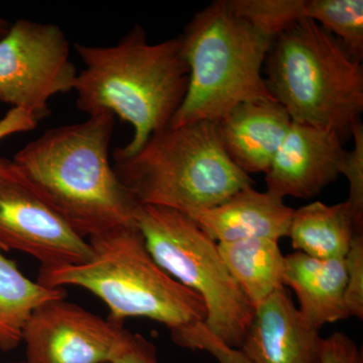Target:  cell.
Listing matches in <instances>:
<instances>
[{"label": "cell", "instance_id": "obj_1", "mask_svg": "<svg viewBox=\"0 0 363 363\" xmlns=\"http://www.w3.org/2000/svg\"><path fill=\"white\" fill-rule=\"evenodd\" d=\"M108 112L45 131L13 162L52 209L81 238L135 225L138 206L109 161Z\"/></svg>", "mask_w": 363, "mask_h": 363}, {"label": "cell", "instance_id": "obj_2", "mask_svg": "<svg viewBox=\"0 0 363 363\" xmlns=\"http://www.w3.org/2000/svg\"><path fill=\"white\" fill-rule=\"evenodd\" d=\"M84 63L74 91L88 116L108 112L130 123L135 135L113 150V159L133 156L150 135L169 125L187 94L190 70L181 37L150 44L135 26L116 45H74Z\"/></svg>", "mask_w": 363, "mask_h": 363}, {"label": "cell", "instance_id": "obj_3", "mask_svg": "<svg viewBox=\"0 0 363 363\" xmlns=\"http://www.w3.org/2000/svg\"><path fill=\"white\" fill-rule=\"evenodd\" d=\"M84 264L40 269L38 281L50 288L80 286L108 307L109 320L123 324L143 317L164 324L174 339L206 319L204 301L164 271L147 250L138 225L88 240Z\"/></svg>", "mask_w": 363, "mask_h": 363}, {"label": "cell", "instance_id": "obj_4", "mask_svg": "<svg viewBox=\"0 0 363 363\" xmlns=\"http://www.w3.org/2000/svg\"><path fill=\"white\" fill-rule=\"evenodd\" d=\"M119 180L138 204L190 216L253 185L227 156L216 121L167 126L133 156L114 159Z\"/></svg>", "mask_w": 363, "mask_h": 363}, {"label": "cell", "instance_id": "obj_5", "mask_svg": "<svg viewBox=\"0 0 363 363\" xmlns=\"http://www.w3.org/2000/svg\"><path fill=\"white\" fill-rule=\"evenodd\" d=\"M264 71L269 94L292 121L343 138L360 121L362 62L315 21L304 18L277 35Z\"/></svg>", "mask_w": 363, "mask_h": 363}, {"label": "cell", "instance_id": "obj_6", "mask_svg": "<svg viewBox=\"0 0 363 363\" xmlns=\"http://www.w3.org/2000/svg\"><path fill=\"white\" fill-rule=\"evenodd\" d=\"M180 37L190 77L169 125L218 121L243 102L274 99L264 77L272 40L238 16L228 0L196 13Z\"/></svg>", "mask_w": 363, "mask_h": 363}, {"label": "cell", "instance_id": "obj_7", "mask_svg": "<svg viewBox=\"0 0 363 363\" xmlns=\"http://www.w3.org/2000/svg\"><path fill=\"white\" fill-rule=\"evenodd\" d=\"M135 222L157 264L204 301L208 330L240 350L255 308L229 274L217 242L192 218L169 208L138 204Z\"/></svg>", "mask_w": 363, "mask_h": 363}, {"label": "cell", "instance_id": "obj_8", "mask_svg": "<svg viewBox=\"0 0 363 363\" xmlns=\"http://www.w3.org/2000/svg\"><path fill=\"white\" fill-rule=\"evenodd\" d=\"M77 76L58 26L20 20L0 40V102L39 121L49 116L51 98L74 90Z\"/></svg>", "mask_w": 363, "mask_h": 363}, {"label": "cell", "instance_id": "obj_9", "mask_svg": "<svg viewBox=\"0 0 363 363\" xmlns=\"http://www.w3.org/2000/svg\"><path fill=\"white\" fill-rule=\"evenodd\" d=\"M0 248L39 260L40 269L84 264L92 255L78 235L43 199L20 167L0 157Z\"/></svg>", "mask_w": 363, "mask_h": 363}, {"label": "cell", "instance_id": "obj_10", "mask_svg": "<svg viewBox=\"0 0 363 363\" xmlns=\"http://www.w3.org/2000/svg\"><path fill=\"white\" fill-rule=\"evenodd\" d=\"M133 333L64 298L38 307L23 332L28 363H107L128 347Z\"/></svg>", "mask_w": 363, "mask_h": 363}, {"label": "cell", "instance_id": "obj_11", "mask_svg": "<svg viewBox=\"0 0 363 363\" xmlns=\"http://www.w3.org/2000/svg\"><path fill=\"white\" fill-rule=\"evenodd\" d=\"M341 136L325 128L292 121L269 171L267 190L281 197H315L340 175L345 156Z\"/></svg>", "mask_w": 363, "mask_h": 363}, {"label": "cell", "instance_id": "obj_12", "mask_svg": "<svg viewBox=\"0 0 363 363\" xmlns=\"http://www.w3.org/2000/svg\"><path fill=\"white\" fill-rule=\"evenodd\" d=\"M323 339L281 286L255 308L240 350L252 363H321Z\"/></svg>", "mask_w": 363, "mask_h": 363}, {"label": "cell", "instance_id": "obj_13", "mask_svg": "<svg viewBox=\"0 0 363 363\" xmlns=\"http://www.w3.org/2000/svg\"><path fill=\"white\" fill-rule=\"evenodd\" d=\"M216 123L227 156L250 175L267 173L292 118L276 100L257 99L236 105Z\"/></svg>", "mask_w": 363, "mask_h": 363}, {"label": "cell", "instance_id": "obj_14", "mask_svg": "<svg viewBox=\"0 0 363 363\" xmlns=\"http://www.w3.org/2000/svg\"><path fill=\"white\" fill-rule=\"evenodd\" d=\"M294 209L281 196L252 186L236 192L225 201L190 215L215 242L269 238L279 241L289 235Z\"/></svg>", "mask_w": 363, "mask_h": 363}, {"label": "cell", "instance_id": "obj_15", "mask_svg": "<svg viewBox=\"0 0 363 363\" xmlns=\"http://www.w3.org/2000/svg\"><path fill=\"white\" fill-rule=\"evenodd\" d=\"M284 286L297 296L298 311L308 324L321 330L325 324L347 319L345 257L320 259L302 252L285 257Z\"/></svg>", "mask_w": 363, "mask_h": 363}, {"label": "cell", "instance_id": "obj_16", "mask_svg": "<svg viewBox=\"0 0 363 363\" xmlns=\"http://www.w3.org/2000/svg\"><path fill=\"white\" fill-rule=\"evenodd\" d=\"M357 233H363L347 203L316 201L294 210L289 235L298 252L320 259H344Z\"/></svg>", "mask_w": 363, "mask_h": 363}, {"label": "cell", "instance_id": "obj_17", "mask_svg": "<svg viewBox=\"0 0 363 363\" xmlns=\"http://www.w3.org/2000/svg\"><path fill=\"white\" fill-rule=\"evenodd\" d=\"M222 260L253 308L284 286L285 257L279 241L252 238L217 243Z\"/></svg>", "mask_w": 363, "mask_h": 363}, {"label": "cell", "instance_id": "obj_18", "mask_svg": "<svg viewBox=\"0 0 363 363\" xmlns=\"http://www.w3.org/2000/svg\"><path fill=\"white\" fill-rule=\"evenodd\" d=\"M65 296L63 288H50L26 278L0 248V350H16L23 342V328L33 312Z\"/></svg>", "mask_w": 363, "mask_h": 363}, {"label": "cell", "instance_id": "obj_19", "mask_svg": "<svg viewBox=\"0 0 363 363\" xmlns=\"http://www.w3.org/2000/svg\"><path fill=\"white\" fill-rule=\"evenodd\" d=\"M306 18L331 33L353 59L362 62V0H306Z\"/></svg>", "mask_w": 363, "mask_h": 363}, {"label": "cell", "instance_id": "obj_20", "mask_svg": "<svg viewBox=\"0 0 363 363\" xmlns=\"http://www.w3.org/2000/svg\"><path fill=\"white\" fill-rule=\"evenodd\" d=\"M238 16L274 40L306 18V0H228Z\"/></svg>", "mask_w": 363, "mask_h": 363}, {"label": "cell", "instance_id": "obj_21", "mask_svg": "<svg viewBox=\"0 0 363 363\" xmlns=\"http://www.w3.org/2000/svg\"><path fill=\"white\" fill-rule=\"evenodd\" d=\"M350 135L354 147L347 152L341 162L340 174L350 185V196L346 200L355 224L363 230V125L362 121L353 124Z\"/></svg>", "mask_w": 363, "mask_h": 363}, {"label": "cell", "instance_id": "obj_22", "mask_svg": "<svg viewBox=\"0 0 363 363\" xmlns=\"http://www.w3.org/2000/svg\"><path fill=\"white\" fill-rule=\"evenodd\" d=\"M347 283L345 306L348 316L363 319V233L353 236L345 257Z\"/></svg>", "mask_w": 363, "mask_h": 363}, {"label": "cell", "instance_id": "obj_23", "mask_svg": "<svg viewBox=\"0 0 363 363\" xmlns=\"http://www.w3.org/2000/svg\"><path fill=\"white\" fill-rule=\"evenodd\" d=\"M178 345L192 350L207 351L219 363H252L238 348L229 347L208 330L204 323L188 329L178 341Z\"/></svg>", "mask_w": 363, "mask_h": 363}, {"label": "cell", "instance_id": "obj_24", "mask_svg": "<svg viewBox=\"0 0 363 363\" xmlns=\"http://www.w3.org/2000/svg\"><path fill=\"white\" fill-rule=\"evenodd\" d=\"M321 363H363L362 352L350 336L335 332L323 339Z\"/></svg>", "mask_w": 363, "mask_h": 363}, {"label": "cell", "instance_id": "obj_25", "mask_svg": "<svg viewBox=\"0 0 363 363\" xmlns=\"http://www.w3.org/2000/svg\"><path fill=\"white\" fill-rule=\"evenodd\" d=\"M107 363H160V362L157 359L155 346L142 335L133 334V339L123 354L113 362Z\"/></svg>", "mask_w": 363, "mask_h": 363}, {"label": "cell", "instance_id": "obj_26", "mask_svg": "<svg viewBox=\"0 0 363 363\" xmlns=\"http://www.w3.org/2000/svg\"><path fill=\"white\" fill-rule=\"evenodd\" d=\"M39 121L32 114L18 108H11L0 119V140L16 133L35 130Z\"/></svg>", "mask_w": 363, "mask_h": 363}, {"label": "cell", "instance_id": "obj_27", "mask_svg": "<svg viewBox=\"0 0 363 363\" xmlns=\"http://www.w3.org/2000/svg\"><path fill=\"white\" fill-rule=\"evenodd\" d=\"M11 26H13V23H9V21L0 18V40L4 39L7 33H9Z\"/></svg>", "mask_w": 363, "mask_h": 363}, {"label": "cell", "instance_id": "obj_28", "mask_svg": "<svg viewBox=\"0 0 363 363\" xmlns=\"http://www.w3.org/2000/svg\"><path fill=\"white\" fill-rule=\"evenodd\" d=\"M16 363H28V362H16Z\"/></svg>", "mask_w": 363, "mask_h": 363}]
</instances>
